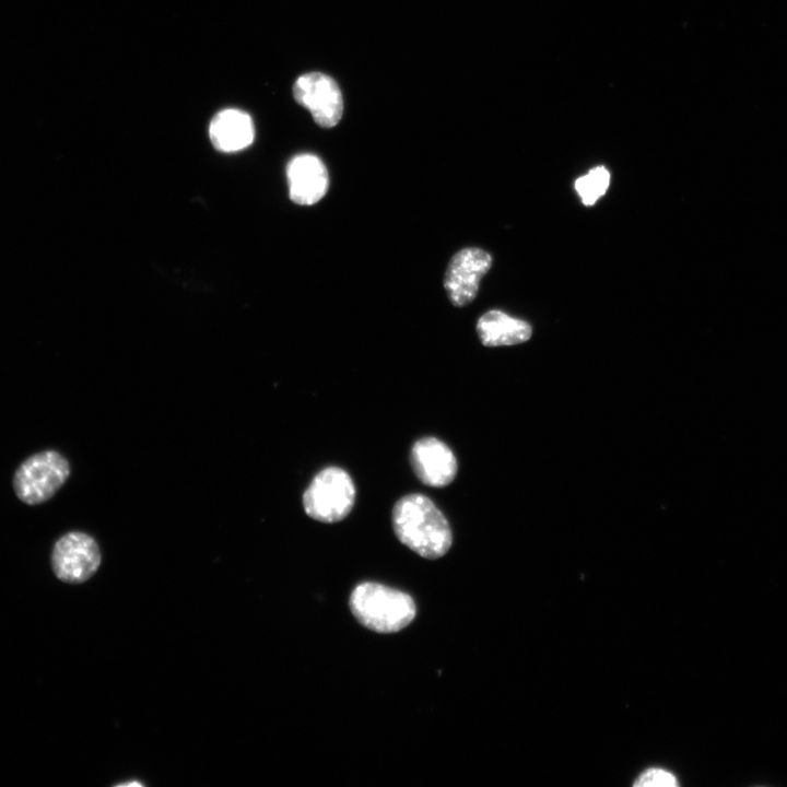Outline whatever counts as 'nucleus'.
<instances>
[{
    "label": "nucleus",
    "instance_id": "12",
    "mask_svg": "<svg viewBox=\"0 0 787 787\" xmlns=\"http://www.w3.org/2000/svg\"><path fill=\"white\" fill-rule=\"evenodd\" d=\"M610 185V173L604 166H597L575 181V189L585 205H592L602 197Z\"/></svg>",
    "mask_w": 787,
    "mask_h": 787
},
{
    "label": "nucleus",
    "instance_id": "13",
    "mask_svg": "<svg viewBox=\"0 0 787 787\" xmlns=\"http://www.w3.org/2000/svg\"><path fill=\"white\" fill-rule=\"evenodd\" d=\"M634 785L638 787H673L677 786L678 783L674 775L670 772L661 768H649L637 777Z\"/></svg>",
    "mask_w": 787,
    "mask_h": 787
},
{
    "label": "nucleus",
    "instance_id": "8",
    "mask_svg": "<svg viewBox=\"0 0 787 787\" xmlns=\"http://www.w3.org/2000/svg\"><path fill=\"white\" fill-rule=\"evenodd\" d=\"M411 466L425 485L444 488L457 474V459L453 450L436 437L418 439L411 449Z\"/></svg>",
    "mask_w": 787,
    "mask_h": 787
},
{
    "label": "nucleus",
    "instance_id": "3",
    "mask_svg": "<svg viewBox=\"0 0 787 787\" xmlns=\"http://www.w3.org/2000/svg\"><path fill=\"white\" fill-rule=\"evenodd\" d=\"M70 475V463L59 451L42 450L27 457L15 470L12 485L16 497L26 505L50 500Z\"/></svg>",
    "mask_w": 787,
    "mask_h": 787
},
{
    "label": "nucleus",
    "instance_id": "9",
    "mask_svg": "<svg viewBox=\"0 0 787 787\" xmlns=\"http://www.w3.org/2000/svg\"><path fill=\"white\" fill-rule=\"evenodd\" d=\"M290 199L301 205L318 202L327 192L328 171L324 162L314 154H298L287 164Z\"/></svg>",
    "mask_w": 787,
    "mask_h": 787
},
{
    "label": "nucleus",
    "instance_id": "11",
    "mask_svg": "<svg viewBox=\"0 0 787 787\" xmlns=\"http://www.w3.org/2000/svg\"><path fill=\"white\" fill-rule=\"evenodd\" d=\"M477 332L483 345L502 346L526 342L531 337L532 328L525 320L492 309L479 318Z\"/></svg>",
    "mask_w": 787,
    "mask_h": 787
},
{
    "label": "nucleus",
    "instance_id": "6",
    "mask_svg": "<svg viewBox=\"0 0 787 787\" xmlns=\"http://www.w3.org/2000/svg\"><path fill=\"white\" fill-rule=\"evenodd\" d=\"M295 101L307 108L322 128L334 127L342 117L343 99L336 81L321 72L298 77L293 85Z\"/></svg>",
    "mask_w": 787,
    "mask_h": 787
},
{
    "label": "nucleus",
    "instance_id": "2",
    "mask_svg": "<svg viewBox=\"0 0 787 787\" xmlns=\"http://www.w3.org/2000/svg\"><path fill=\"white\" fill-rule=\"evenodd\" d=\"M356 620L377 633H395L415 616L413 599L406 592L372 582L359 584L350 597Z\"/></svg>",
    "mask_w": 787,
    "mask_h": 787
},
{
    "label": "nucleus",
    "instance_id": "1",
    "mask_svg": "<svg viewBox=\"0 0 787 787\" xmlns=\"http://www.w3.org/2000/svg\"><path fill=\"white\" fill-rule=\"evenodd\" d=\"M392 527L401 543L425 559L442 557L453 542L444 514L431 498L419 493L397 501L392 508Z\"/></svg>",
    "mask_w": 787,
    "mask_h": 787
},
{
    "label": "nucleus",
    "instance_id": "10",
    "mask_svg": "<svg viewBox=\"0 0 787 787\" xmlns=\"http://www.w3.org/2000/svg\"><path fill=\"white\" fill-rule=\"evenodd\" d=\"M209 137L213 146L224 153H233L249 146L255 137L250 116L236 108L219 111L209 126Z\"/></svg>",
    "mask_w": 787,
    "mask_h": 787
},
{
    "label": "nucleus",
    "instance_id": "4",
    "mask_svg": "<svg viewBox=\"0 0 787 787\" xmlns=\"http://www.w3.org/2000/svg\"><path fill=\"white\" fill-rule=\"evenodd\" d=\"M354 502L352 478L339 467H327L319 471L303 494V507L307 516L326 524L344 519Z\"/></svg>",
    "mask_w": 787,
    "mask_h": 787
},
{
    "label": "nucleus",
    "instance_id": "7",
    "mask_svg": "<svg viewBox=\"0 0 787 787\" xmlns=\"http://www.w3.org/2000/svg\"><path fill=\"white\" fill-rule=\"evenodd\" d=\"M491 266V255L481 248L467 247L456 252L448 263L444 279L450 302L457 307L471 303L478 293L481 279Z\"/></svg>",
    "mask_w": 787,
    "mask_h": 787
},
{
    "label": "nucleus",
    "instance_id": "5",
    "mask_svg": "<svg viewBox=\"0 0 787 787\" xmlns=\"http://www.w3.org/2000/svg\"><path fill=\"white\" fill-rule=\"evenodd\" d=\"M102 554L96 540L82 531L61 536L51 551V567L58 579L81 584L98 569Z\"/></svg>",
    "mask_w": 787,
    "mask_h": 787
}]
</instances>
